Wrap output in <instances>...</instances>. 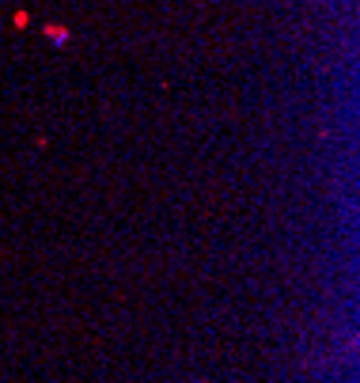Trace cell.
Here are the masks:
<instances>
[{
	"mask_svg": "<svg viewBox=\"0 0 360 383\" xmlns=\"http://www.w3.org/2000/svg\"><path fill=\"white\" fill-rule=\"evenodd\" d=\"M46 34H50L53 42H69V31H61V27H46Z\"/></svg>",
	"mask_w": 360,
	"mask_h": 383,
	"instance_id": "cell-1",
	"label": "cell"
}]
</instances>
